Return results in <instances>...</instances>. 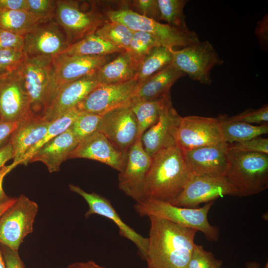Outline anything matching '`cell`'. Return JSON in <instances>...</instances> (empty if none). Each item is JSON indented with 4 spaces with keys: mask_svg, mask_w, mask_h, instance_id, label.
<instances>
[{
    "mask_svg": "<svg viewBox=\"0 0 268 268\" xmlns=\"http://www.w3.org/2000/svg\"><path fill=\"white\" fill-rule=\"evenodd\" d=\"M263 268H268V263L267 262Z\"/></svg>",
    "mask_w": 268,
    "mask_h": 268,
    "instance_id": "obj_56",
    "label": "cell"
},
{
    "mask_svg": "<svg viewBox=\"0 0 268 268\" xmlns=\"http://www.w3.org/2000/svg\"><path fill=\"white\" fill-rule=\"evenodd\" d=\"M213 201L203 206L188 208L177 206L171 203L150 198L136 202L135 211L141 217L154 216L174 223L201 232L210 241L216 242L219 237V229L210 224L207 219L208 212Z\"/></svg>",
    "mask_w": 268,
    "mask_h": 268,
    "instance_id": "obj_5",
    "label": "cell"
},
{
    "mask_svg": "<svg viewBox=\"0 0 268 268\" xmlns=\"http://www.w3.org/2000/svg\"><path fill=\"white\" fill-rule=\"evenodd\" d=\"M53 59L45 56H25L19 65L29 99V117L42 118L58 89Z\"/></svg>",
    "mask_w": 268,
    "mask_h": 268,
    "instance_id": "obj_3",
    "label": "cell"
},
{
    "mask_svg": "<svg viewBox=\"0 0 268 268\" xmlns=\"http://www.w3.org/2000/svg\"><path fill=\"white\" fill-rule=\"evenodd\" d=\"M255 34L259 45L263 49H268V14H266L257 22Z\"/></svg>",
    "mask_w": 268,
    "mask_h": 268,
    "instance_id": "obj_45",
    "label": "cell"
},
{
    "mask_svg": "<svg viewBox=\"0 0 268 268\" xmlns=\"http://www.w3.org/2000/svg\"><path fill=\"white\" fill-rule=\"evenodd\" d=\"M181 117L172 105L170 93L168 94L158 121L141 137L144 149L151 157L164 148L176 146V134Z\"/></svg>",
    "mask_w": 268,
    "mask_h": 268,
    "instance_id": "obj_16",
    "label": "cell"
},
{
    "mask_svg": "<svg viewBox=\"0 0 268 268\" xmlns=\"http://www.w3.org/2000/svg\"><path fill=\"white\" fill-rule=\"evenodd\" d=\"M38 211V204L25 195L16 198L0 218V243L18 251L24 238L33 232Z\"/></svg>",
    "mask_w": 268,
    "mask_h": 268,
    "instance_id": "obj_9",
    "label": "cell"
},
{
    "mask_svg": "<svg viewBox=\"0 0 268 268\" xmlns=\"http://www.w3.org/2000/svg\"><path fill=\"white\" fill-rule=\"evenodd\" d=\"M246 268H260V265L257 262H248L246 264Z\"/></svg>",
    "mask_w": 268,
    "mask_h": 268,
    "instance_id": "obj_52",
    "label": "cell"
},
{
    "mask_svg": "<svg viewBox=\"0 0 268 268\" xmlns=\"http://www.w3.org/2000/svg\"><path fill=\"white\" fill-rule=\"evenodd\" d=\"M5 268H25L17 250L0 244Z\"/></svg>",
    "mask_w": 268,
    "mask_h": 268,
    "instance_id": "obj_43",
    "label": "cell"
},
{
    "mask_svg": "<svg viewBox=\"0 0 268 268\" xmlns=\"http://www.w3.org/2000/svg\"><path fill=\"white\" fill-rule=\"evenodd\" d=\"M152 157L144 149L141 138H137L129 149L125 167L118 176L119 189L136 202L145 199V179Z\"/></svg>",
    "mask_w": 268,
    "mask_h": 268,
    "instance_id": "obj_13",
    "label": "cell"
},
{
    "mask_svg": "<svg viewBox=\"0 0 268 268\" xmlns=\"http://www.w3.org/2000/svg\"><path fill=\"white\" fill-rule=\"evenodd\" d=\"M27 11L39 17L42 22L54 19L57 0H26Z\"/></svg>",
    "mask_w": 268,
    "mask_h": 268,
    "instance_id": "obj_38",
    "label": "cell"
},
{
    "mask_svg": "<svg viewBox=\"0 0 268 268\" xmlns=\"http://www.w3.org/2000/svg\"><path fill=\"white\" fill-rule=\"evenodd\" d=\"M225 178L238 197L259 194L268 188V154L228 148Z\"/></svg>",
    "mask_w": 268,
    "mask_h": 268,
    "instance_id": "obj_4",
    "label": "cell"
},
{
    "mask_svg": "<svg viewBox=\"0 0 268 268\" xmlns=\"http://www.w3.org/2000/svg\"><path fill=\"white\" fill-rule=\"evenodd\" d=\"M24 37L0 28V49L23 51Z\"/></svg>",
    "mask_w": 268,
    "mask_h": 268,
    "instance_id": "obj_42",
    "label": "cell"
},
{
    "mask_svg": "<svg viewBox=\"0 0 268 268\" xmlns=\"http://www.w3.org/2000/svg\"><path fill=\"white\" fill-rule=\"evenodd\" d=\"M223 141L217 117H181L176 134V146L182 151L214 145Z\"/></svg>",
    "mask_w": 268,
    "mask_h": 268,
    "instance_id": "obj_10",
    "label": "cell"
},
{
    "mask_svg": "<svg viewBox=\"0 0 268 268\" xmlns=\"http://www.w3.org/2000/svg\"><path fill=\"white\" fill-rule=\"evenodd\" d=\"M193 175L179 148H164L152 157L144 183L145 199L172 204Z\"/></svg>",
    "mask_w": 268,
    "mask_h": 268,
    "instance_id": "obj_2",
    "label": "cell"
},
{
    "mask_svg": "<svg viewBox=\"0 0 268 268\" xmlns=\"http://www.w3.org/2000/svg\"><path fill=\"white\" fill-rule=\"evenodd\" d=\"M40 22L39 17L27 10L0 9V28L12 33L24 36Z\"/></svg>",
    "mask_w": 268,
    "mask_h": 268,
    "instance_id": "obj_28",
    "label": "cell"
},
{
    "mask_svg": "<svg viewBox=\"0 0 268 268\" xmlns=\"http://www.w3.org/2000/svg\"><path fill=\"white\" fill-rule=\"evenodd\" d=\"M103 115L81 112L69 129L79 142L98 131Z\"/></svg>",
    "mask_w": 268,
    "mask_h": 268,
    "instance_id": "obj_36",
    "label": "cell"
},
{
    "mask_svg": "<svg viewBox=\"0 0 268 268\" xmlns=\"http://www.w3.org/2000/svg\"><path fill=\"white\" fill-rule=\"evenodd\" d=\"M185 75L171 63L161 70L139 83L130 102L161 98L170 93V88L173 85Z\"/></svg>",
    "mask_w": 268,
    "mask_h": 268,
    "instance_id": "obj_25",
    "label": "cell"
},
{
    "mask_svg": "<svg viewBox=\"0 0 268 268\" xmlns=\"http://www.w3.org/2000/svg\"><path fill=\"white\" fill-rule=\"evenodd\" d=\"M127 154L117 149L103 134L97 131L81 140L68 158L96 160L120 172L124 168Z\"/></svg>",
    "mask_w": 268,
    "mask_h": 268,
    "instance_id": "obj_21",
    "label": "cell"
},
{
    "mask_svg": "<svg viewBox=\"0 0 268 268\" xmlns=\"http://www.w3.org/2000/svg\"><path fill=\"white\" fill-rule=\"evenodd\" d=\"M25 56L55 57L63 53L70 44L54 19L39 23L24 36Z\"/></svg>",
    "mask_w": 268,
    "mask_h": 268,
    "instance_id": "obj_17",
    "label": "cell"
},
{
    "mask_svg": "<svg viewBox=\"0 0 268 268\" xmlns=\"http://www.w3.org/2000/svg\"><path fill=\"white\" fill-rule=\"evenodd\" d=\"M24 58L23 51L0 49V70L9 71L15 68Z\"/></svg>",
    "mask_w": 268,
    "mask_h": 268,
    "instance_id": "obj_41",
    "label": "cell"
},
{
    "mask_svg": "<svg viewBox=\"0 0 268 268\" xmlns=\"http://www.w3.org/2000/svg\"><path fill=\"white\" fill-rule=\"evenodd\" d=\"M50 123L42 118L32 117L19 122L9 140L13 151L12 165H19L25 154L44 137Z\"/></svg>",
    "mask_w": 268,
    "mask_h": 268,
    "instance_id": "obj_24",
    "label": "cell"
},
{
    "mask_svg": "<svg viewBox=\"0 0 268 268\" xmlns=\"http://www.w3.org/2000/svg\"><path fill=\"white\" fill-rule=\"evenodd\" d=\"M19 122H0V149L9 141L10 136L17 128Z\"/></svg>",
    "mask_w": 268,
    "mask_h": 268,
    "instance_id": "obj_46",
    "label": "cell"
},
{
    "mask_svg": "<svg viewBox=\"0 0 268 268\" xmlns=\"http://www.w3.org/2000/svg\"><path fill=\"white\" fill-rule=\"evenodd\" d=\"M13 151L11 143H8L0 149V169L4 166L5 163L11 159H13Z\"/></svg>",
    "mask_w": 268,
    "mask_h": 268,
    "instance_id": "obj_49",
    "label": "cell"
},
{
    "mask_svg": "<svg viewBox=\"0 0 268 268\" xmlns=\"http://www.w3.org/2000/svg\"><path fill=\"white\" fill-rule=\"evenodd\" d=\"M106 15L109 20L123 24L133 31L151 35L161 46L170 49L186 47L200 41L194 31L160 23L130 9L109 10Z\"/></svg>",
    "mask_w": 268,
    "mask_h": 268,
    "instance_id": "obj_6",
    "label": "cell"
},
{
    "mask_svg": "<svg viewBox=\"0 0 268 268\" xmlns=\"http://www.w3.org/2000/svg\"><path fill=\"white\" fill-rule=\"evenodd\" d=\"M165 96L155 100L128 104L137 121V138H141L144 133L158 121Z\"/></svg>",
    "mask_w": 268,
    "mask_h": 268,
    "instance_id": "obj_31",
    "label": "cell"
},
{
    "mask_svg": "<svg viewBox=\"0 0 268 268\" xmlns=\"http://www.w3.org/2000/svg\"><path fill=\"white\" fill-rule=\"evenodd\" d=\"M80 113V112L76 107L51 122L44 137L25 154L19 164L27 165L29 158L39 148L55 136L67 130Z\"/></svg>",
    "mask_w": 268,
    "mask_h": 268,
    "instance_id": "obj_32",
    "label": "cell"
},
{
    "mask_svg": "<svg viewBox=\"0 0 268 268\" xmlns=\"http://www.w3.org/2000/svg\"><path fill=\"white\" fill-rule=\"evenodd\" d=\"M15 167L11 164L4 166L0 169V204L8 201L11 198L8 197L4 192L2 188V182L4 177Z\"/></svg>",
    "mask_w": 268,
    "mask_h": 268,
    "instance_id": "obj_48",
    "label": "cell"
},
{
    "mask_svg": "<svg viewBox=\"0 0 268 268\" xmlns=\"http://www.w3.org/2000/svg\"><path fill=\"white\" fill-rule=\"evenodd\" d=\"M125 52L95 33L87 36L81 40L69 45L63 53L70 56H104Z\"/></svg>",
    "mask_w": 268,
    "mask_h": 268,
    "instance_id": "obj_29",
    "label": "cell"
},
{
    "mask_svg": "<svg viewBox=\"0 0 268 268\" xmlns=\"http://www.w3.org/2000/svg\"><path fill=\"white\" fill-rule=\"evenodd\" d=\"M0 268H5L4 260L2 255L0 243Z\"/></svg>",
    "mask_w": 268,
    "mask_h": 268,
    "instance_id": "obj_54",
    "label": "cell"
},
{
    "mask_svg": "<svg viewBox=\"0 0 268 268\" xmlns=\"http://www.w3.org/2000/svg\"><path fill=\"white\" fill-rule=\"evenodd\" d=\"M161 46L150 34L142 31H134L127 52L139 63L154 47Z\"/></svg>",
    "mask_w": 268,
    "mask_h": 268,
    "instance_id": "obj_35",
    "label": "cell"
},
{
    "mask_svg": "<svg viewBox=\"0 0 268 268\" xmlns=\"http://www.w3.org/2000/svg\"><path fill=\"white\" fill-rule=\"evenodd\" d=\"M222 261L204 249L201 245L195 244L186 268H220Z\"/></svg>",
    "mask_w": 268,
    "mask_h": 268,
    "instance_id": "obj_37",
    "label": "cell"
},
{
    "mask_svg": "<svg viewBox=\"0 0 268 268\" xmlns=\"http://www.w3.org/2000/svg\"><path fill=\"white\" fill-rule=\"evenodd\" d=\"M172 50L159 46L153 48L140 62L135 78L139 83L171 64Z\"/></svg>",
    "mask_w": 268,
    "mask_h": 268,
    "instance_id": "obj_30",
    "label": "cell"
},
{
    "mask_svg": "<svg viewBox=\"0 0 268 268\" xmlns=\"http://www.w3.org/2000/svg\"><path fill=\"white\" fill-rule=\"evenodd\" d=\"M83 263L84 268H105L92 261L83 262Z\"/></svg>",
    "mask_w": 268,
    "mask_h": 268,
    "instance_id": "obj_51",
    "label": "cell"
},
{
    "mask_svg": "<svg viewBox=\"0 0 268 268\" xmlns=\"http://www.w3.org/2000/svg\"><path fill=\"white\" fill-rule=\"evenodd\" d=\"M16 198H11L8 201L0 204V218L4 212L14 202Z\"/></svg>",
    "mask_w": 268,
    "mask_h": 268,
    "instance_id": "obj_50",
    "label": "cell"
},
{
    "mask_svg": "<svg viewBox=\"0 0 268 268\" xmlns=\"http://www.w3.org/2000/svg\"><path fill=\"white\" fill-rule=\"evenodd\" d=\"M83 3L57 0L54 20L65 32L70 45L94 33L107 21L95 7L86 9Z\"/></svg>",
    "mask_w": 268,
    "mask_h": 268,
    "instance_id": "obj_7",
    "label": "cell"
},
{
    "mask_svg": "<svg viewBox=\"0 0 268 268\" xmlns=\"http://www.w3.org/2000/svg\"><path fill=\"white\" fill-rule=\"evenodd\" d=\"M66 268H84L83 262H75L68 265Z\"/></svg>",
    "mask_w": 268,
    "mask_h": 268,
    "instance_id": "obj_53",
    "label": "cell"
},
{
    "mask_svg": "<svg viewBox=\"0 0 268 268\" xmlns=\"http://www.w3.org/2000/svg\"><path fill=\"white\" fill-rule=\"evenodd\" d=\"M148 218L147 268H186L198 231L163 218Z\"/></svg>",
    "mask_w": 268,
    "mask_h": 268,
    "instance_id": "obj_1",
    "label": "cell"
},
{
    "mask_svg": "<svg viewBox=\"0 0 268 268\" xmlns=\"http://www.w3.org/2000/svg\"><path fill=\"white\" fill-rule=\"evenodd\" d=\"M98 131L117 149L127 154L137 138V121L128 104L103 114Z\"/></svg>",
    "mask_w": 268,
    "mask_h": 268,
    "instance_id": "obj_15",
    "label": "cell"
},
{
    "mask_svg": "<svg viewBox=\"0 0 268 268\" xmlns=\"http://www.w3.org/2000/svg\"><path fill=\"white\" fill-rule=\"evenodd\" d=\"M220 130L223 140L228 143L245 141L268 133V125L258 126L230 120L226 115H219Z\"/></svg>",
    "mask_w": 268,
    "mask_h": 268,
    "instance_id": "obj_27",
    "label": "cell"
},
{
    "mask_svg": "<svg viewBox=\"0 0 268 268\" xmlns=\"http://www.w3.org/2000/svg\"><path fill=\"white\" fill-rule=\"evenodd\" d=\"M79 141L68 128L39 148L29 158L28 163H43L49 172L60 170L61 164L68 159Z\"/></svg>",
    "mask_w": 268,
    "mask_h": 268,
    "instance_id": "obj_23",
    "label": "cell"
},
{
    "mask_svg": "<svg viewBox=\"0 0 268 268\" xmlns=\"http://www.w3.org/2000/svg\"><path fill=\"white\" fill-rule=\"evenodd\" d=\"M134 31L123 24L107 21L94 33L99 37L125 51L129 48Z\"/></svg>",
    "mask_w": 268,
    "mask_h": 268,
    "instance_id": "obj_33",
    "label": "cell"
},
{
    "mask_svg": "<svg viewBox=\"0 0 268 268\" xmlns=\"http://www.w3.org/2000/svg\"><path fill=\"white\" fill-rule=\"evenodd\" d=\"M230 120L238 121L251 124L260 125L268 124V106L265 104L257 109H249L232 117H228Z\"/></svg>",
    "mask_w": 268,
    "mask_h": 268,
    "instance_id": "obj_39",
    "label": "cell"
},
{
    "mask_svg": "<svg viewBox=\"0 0 268 268\" xmlns=\"http://www.w3.org/2000/svg\"><path fill=\"white\" fill-rule=\"evenodd\" d=\"M70 190L81 196L86 201L88 209L85 213L87 218L92 214H98L111 220L118 227L119 234L132 241L136 246L138 253L145 260L148 239L125 223L120 217L111 202L106 198L95 193H88L78 186L69 185Z\"/></svg>",
    "mask_w": 268,
    "mask_h": 268,
    "instance_id": "obj_18",
    "label": "cell"
},
{
    "mask_svg": "<svg viewBox=\"0 0 268 268\" xmlns=\"http://www.w3.org/2000/svg\"><path fill=\"white\" fill-rule=\"evenodd\" d=\"M19 65L0 79V122H20L29 117V99Z\"/></svg>",
    "mask_w": 268,
    "mask_h": 268,
    "instance_id": "obj_14",
    "label": "cell"
},
{
    "mask_svg": "<svg viewBox=\"0 0 268 268\" xmlns=\"http://www.w3.org/2000/svg\"><path fill=\"white\" fill-rule=\"evenodd\" d=\"M8 71H9L0 70V79L2 77V76Z\"/></svg>",
    "mask_w": 268,
    "mask_h": 268,
    "instance_id": "obj_55",
    "label": "cell"
},
{
    "mask_svg": "<svg viewBox=\"0 0 268 268\" xmlns=\"http://www.w3.org/2000/svg\"><path fill=\"white\" fill-rule=\"evenodd\" d=\"M228 143L219 144L183 152L193 175L224 177L228 167Z\"/></svg>",
    "mask_w": 268,
    "mask_h": 268,
    "instance_id": "obj_20",
    "label": "cell"
},
{
    "mask_svg": "<svg viewBox=\"0 0 268 268\" xmlns=\"http://www.w3.org/2000/svg\"><path fill=\"white\" fill-rule=\"evenodd\" d=\"M0 9L27 11L26 0H0Z\"/></svg>",
    "mask_w": 268,
    "mask_h": 268,
    "instance_id": "obj_47",
    "label": "cell"
},
{
    "mask_svg": "<svg viewBox=\"0 0 268 268\" xmlns=\"http://www.w3.org/2000/svg\"><path fill=\"white\" fill-rule=\"evenodd\" d=\"M100 85L96 72L58 86L42 118L51 122L77 105Z\"/></svg>",
    "mask_w": 268,
    "mask_h": 268,
    "instance_id": "obj_19",
    "label": "cell"
},
{
    "mask_svg": "<svg viewBox=\"0 0 268 268\" xmlns=\"http://www.w3.org/2000/svg\"><path fill=\"white\" fill-rule=\"evenodd\" d=\"M134 77L128 81L100 84L77 105L81 112L103 115L118 107L128 105L138 85Z\"/></svg>",
    "mask_w": 268,
    "mask_h": 268,
    "instance_id": "obj_11",
    "label": "cell"
},
{
    "mask_svg": "<svg viewBox=\"0 0 268 268\" xmlns=\"http://www.w3.org/2000/svg\"></svg>",
    "mask_w": 268,
    "mask_h": 268,
    "instance_id": "obj_57",
    "label": "cell"
},
{
    "mask_svg": "<svg viewBox=\"0 0 268 268\" xmlns=\"http://www.w3.org/2000/svg\"><path fill=\"white\" fill-rule=\"evenodd\" d=\"M172 64L193 80L210 85L213 67L221 66L223 60L208 41H200L181 50H172Z\"/></svg>",
    "mask_w": 268,
    "mask_h": 268,
    "instance_id": "obj_8",
    "label": "cell"
},
{
    "mask_svg": "<svg viewBox=\"0 0 268 268\" xmlns=\"http://www.w3.org/2000/svg\"><path fill=\"white\" fill-rule=\"evenodd\" d=\"M228 148L239 151L268 154V139L259 136L242 142L228 143Z\"/></svg>",
    "mask_w": 268,
    "mask_h": 268,
    "instance_id": "obj_40",
    "label": "cell"
},
{
    "mask_svg": "<svg viewBox=\"0 0 268 268\" xmlns=\"http://www.w3.org/2000/svg\"><path fill=\"white\" fill-rule=\"evenodd\" d=\"M109 60V55L70 56L64 53L53 57L56 84L59 86L95 73Z\"/></svg>",
    "mask_w": 268,
    "mask_h": 268,
    "instance_id": "obj_22",
    "label": "cell"
},
{
    "mask_svg": "<svg viewBox=\"0 0 268 268\" xmlns=\"http://www.w3.org/2000/svg\"><path fill=\"white\" fill-rule=\"evenodd\" d=\"M187 0H157L160 13L159 20L176 27L188 29L183 12Z\"/></svg>",
    "mask_w": 268,
    "mask_h": 268,
    "instance_id": "obj_34",
    "label": "cell"
},
{
    "mask_svg": "<svg viewBox=\"0 0 268 268\" xmlns=\"http://www.w3.org/2000/svg\"><path fill=\"white\" fill-rule=\"evenodd\" d=\"M135 6L140 10L141 15L158 21L160 13L157 0H135Z\"/></svg>",
    "mask_w": 268,
    "mask_h": 268,
    "instance_id": "obj_44",
    "label": "cell"
},
{
    "mask_svg": "<svg viewBox=\"0 0 268 268\" xmlns=\"http://www.w3.org/2000/svg\"><path fill=\"white\" fill-rule=\"evenodd\" d=\"M227 195L238 196L236 191L225 176L193 175L172 204L197 208L201 203L212 201Z\"/></svg>",
    "mask_w": 268,
    "mask_h": 268,
    "instance_id": "obj_12",
    "label": "cell"
},
{
    "mask_svg": "<svg viewBox=\"0 0 268 268\" xmlns=\"http://www.w3.org/2000/svg\"><path fill=\"white\" fill-rule=\"evenodd\" d=\"M119 54L96 72L100 84L122 83L135 77L139 63L126 51Z\"/></svg>",
    "mask_w": 268,
    "mask_h": 268,
    "instance_id": "obj_26",
    "label": "cell"
}]
</instances>
